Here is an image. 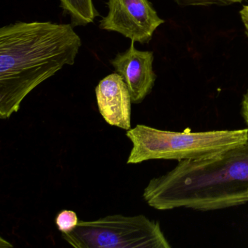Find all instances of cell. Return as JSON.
Returning a JSON list of instances; mask_svg holds the SVG:
<instances>
[{
    "instance_id": "cell-10",
    "label": "cell",
    "mask_w": 248,
    "mask_h": 248,
    "mask_svg": "<svg viewBox=\"0 0 248 248\" xmlns=\"http://www.w3.org/2000/svg\"><path fill=\"white\" fill-rule=\"evenodd\" d=\"M175 2L183 7L227 6L240 3L243 0H175Z\"/></svg>"
},
{
    "instance_id": "cell-7",
    "label": "cell",
    "mask_w": 248,
    "mask_h": 248,
    "mask_svg": "<svg viewBox=\"0 0 248 248\" xmlns=\"http://www.w3.org/2000/svg\"><path fill=\"white\" fill-rule=\"evenodd\" d=\"M95 95L98 110L108 124L131 129V96L121 75L115 72L100 81Z\"/></svg>"
},
{
    "instance_id": "cell-11",
    "label": "cell",
    "mask_w": 248,
    "mask_h": 248,
    "mask_svg": "<svg viewBox=\"0 0 248 248\" xmlns=\"http://www.w3.org/2000/svg\"><path fill=\"white\" fill-rule=\"evenodd\" d=\"M242 115L248 129V90L243 95L242 101Z\"/></svg>"
},
{
    "instance_id": "cell-9",
    "label": "cell",
    "mask_w": 248,
    "mask_h": 248,
    "mask_svg": "<svg viewBox=\"0 0 248 248\" xmlns=\"http://www.w3.org/2000/svg\"><path fill=\"white\" fill-rule=\"evenodd\" d=\"M78 215L72 210H63L59 212L55 219V223L62 233H69L78 226L79 223Z\"/></svg>"
},
{
    "instance_id": "cell-12",
    "label": "cell",
    "mask_w": 248,
    "mask_h": 248,
    "mask_svg": "<svg viewBox=\"0 0 248 248\" xmlns=\"http://www.w3.org/2000/svg\"><path fill=\"white\" fill-rule=\"evenodd\" d=\"M239 15L245 27V34L248 37V5H244L242 9L239 11Z\"/></svg>"
},
{
    "instance_id": "cell-13",
    "label": "cell",
    "mask_w": 248,
    "mask_h": 248,
    "mask_svg": "<svg viewBox=\"0 0 248 248\" xmlns=\"http://www.w3.org/2000/svg\"><path fill=\"white\" fill-rule=\"evenodd\" d=\"M14 245L10 243L8 241L4 239L1 236L0 237V248H13Z\"/></svg>"
},
{
    "instance_id": "cell-6",
    "label": "cell",
    "mask_w": 248,
    "mask_h": 248,
    "mask_svg": "<svg viewBox=\"0 0 248 248\" xmlns=\"http://www.w3.org/2000/svg\"><path fill=\"white\" fill-rule=\"evenodd\" d=\"M154 59L153 52L137 50L135 42L131 41L127 50L110 60L115 72L125 82L133 104H140L155 86L156 75L153 69Z\"/></svg>"
},
{
    "instance_id": "cell-5",
    "label": "cell",
    "mask_w": 248,
    "mask_h": 248,
    "mask_svg": "<svg viewBox=\"0 0 248 248\" xmlns=\"http://www.w3.org/2000/svg\"><path fill=\"white\" fill-rule=\"evenodd\" d=\"M107 5L108 14L100 21V29L135 43L147 44L165 23L149 0H107Z\"/></svg>"
},
{
    "instance_id": "cell-3",
    "label": "cell",
    "mask_w": 248,
    "mask_h": 248,
    "mask_svg": "<svg viewBox=\"0 0 248 248\" xmlns=\"http://www.w3.org/2000/svg\"><path fill=\"white\" fill-rule=\"evenodd\" d=\"M133 143L127 164L152 159L178 162L220 153L248 143V129L175 132L137 124L127 130Z\"/></svg>"
},
{
    "instance_id": "cell-8",
    "label": "cell",
    "mask_w": 248,
    "mask_h": 248,
    "mask_svg": "<svg viewBox=\"0 0 248 248\" xmlns=\"http://www.w3.org/2000/svg\"><path fill=\"white\" fill-rule=\"evenodd\" d=\"M61 8L70 16L74 27H85L92 24L100 14L93 0H59Z\"/></svg>"
},
{
    "instance_id": "cell-4",
    "label": "cell",
    "mask_w": 248,
    "mask_h": 248,
    "mask_svg": "<svg viewBox=\"0 0 248 248\" xmlns=\"http://www.w3.org/2000/svg\"><path fill=\"white\" fill-rule=\"evenodd\" d=\"M62 236L76 248H170L160 224L143 215H111L95 220H79Z\"/></svg>"
},
{
    "instance_id": "cell-1",
    "label": "cell",
    "mask_w": 248,
    "mask_h": 248,
    "mask_svg": "<svg viewBox=\"0 0 248 248\" xmlns=\"http://www.w3.org/2000/svg\"><path fill=\"white\" fill-rule=\"evenodd\" d=\"M82 40L72 24L17 21L0 29V118L64 66L76 62Z\"/></svg>"
},
{
    "instance_id": "cell-2",
    "label": "cell",
    "mask_w": 248,
    "mask_h": 248,
    "mask_svg": "<svg viewBox=\"0 0 248 248\" xmlns=\"http://www.w3.org/2000/svg\"><path fill=\"white\" fill-rule=\"evenodd\" d=\"M143 197L159 210L211 211L248 203V143L220 153L185 159L152 178Z\"/></svg>"
}]
</instances>
